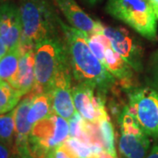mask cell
<instances>
[{
	"label": "cell",
	"mask_w": 158,
	"mask_h": 158,
	"mask_svg": "<svg viewBox=\"0 0 158 158\" xmlns=\"http://www.w3.org/2000/svg\"><path fill=\"white\" fill-rule=\"evenodd\" d=\"M21 56L20 50L17 48L11 49L0 59V80L6 81L11 85L14 81L19 68V62Z\"/></svg>",
	"instance_id": "obj_17"
},
{
	"label": "cell",
	"mask_w": 158,
	"mask_h": 158,
	"mask_svg": "<svg viewBox=\"0 0 158 158\" xmlns=\"http://www.w3.org/2000/svg\"><path fill=\"white\" fill-rule=\"evenodd\" d=\"M93 158H95V156H94V157H93Z\"/></svg>",
	"instance_id": "obj_34"
},
{
	"label": "cell",
	"mask_w": 158,
	"mask_h": 158,
	"mask_svg": "<svg viewBox=\"0 0 158 158\" xmlns=\"http://www.w3.org/2000/svg\"><path fill=\"white\" fill-rule=\"evenodd\" d=\"M106 11L142 37L158 40L157 18L150 0H108Z\"/></svg>",
	"instance_id": "obj_4"
},
{
	"label": "cell",
	"mask_w": 158,
	"mask_h": 158,
	"mask_svg": "<svg viewBox=\"0 0 158 158\" xmlns=\"http://www.w3.org/2000/svg\"><path fill=\"white\" fill-rule=\"evenodd\" d=\"M13 158H19V157L18 156H14V157H13Z\"/></svg>",
	"instance_id": "obj_33"
},
{
	"label": "cell",
	"mask_w": 158,
	"mask_h": 158,
	"mask_svg": "<svg viewBox=\"0 0 158 158\" xmlns=\"http://www.w3.org/2000/svg\"><path fill=\"white\" fill-rule=\"evenodd\" d=\"M34 85V48H32L20 56L18 72L11 85L24 96L32 90Z\"/></svg>",
	"instance_id": "obj_15"
},
{
	"label": "cell",
	"mask_w": 158,
	"mask_h": 158,
	"mask_svg": "<svg viewBox=\"0 0 158 158\" xmlns=\"http://www.w3.org/2000/svg\"><path fill=\"white\" fill-rule=\"evenodd\" d=\"M130 112L143 132L158 137V91L149 86L131 87L126 90Z\"/></svg>",
	"instance_id": "obj_6"
},
{
	"label": "cell",
	"mask_w": 158,
	"mask_h": 158,
	"mask_svg": "<svg viewBox=\"0 0 158 158\" xmlns=\"http://www.w3.org/2000/svg\"><path fill=\"white\" fill-rule=\"evenodd\" d=\"M52 153L54 158H78L64 142L53 149Z\"/></svg>",
	"instance_id": "obj_23"
},
{
	"label": "cell",
	"mask_w": 158,
	"mask_h": 158,
	"mask_svg": "<svg viewBox=\"0 0 158 158\" xmlns=\"http://www.w3.org/2000/svg\"><path fill=\"white\" fill-rule=\"evenodd\" d=\"M51 113H53V109L50 92L43 91L33 98L27 113V120L33 126L40 119L49 116Z\"/></svg>",
	"instance_id": "obj_16"
},
{
	"label": "cell",
	"mask_w": 158,
	"mask_h": 158,
	"mask_svg": "<svg viewBox=\"0 0 158 158\" xmlns=\"http://www.w3.org/2000/svg\"><path fill=\"white\" fill-rule=\"evenodd\" d=\"M59 24L74 78L78 83L90 85L106 98L116 85V78L92 53L87 34L65 24L61 19Z\"/></svg>",
	"instance_id": "obj_1"
},
{
	"label": "cell",
	"mask_w": 158,
	"mask_h": 158,
	"mask_svg": "<svg viewBox=\"0 0 158 158\" xmlns=\"http://www.w3.org/2000/svg\"><path fill=\"white\" fill-rule=\"evenodd\" d=\"M150 3L152 5L153 9H154V11L156 15V18L158 19V0H150Z\"/></svg>",
	"instance_id": "obj_29"
},
{
	"label": "cell",
	"mask_w": 158,
	"mask_h": 158,
	"mask_svg": "<svg viewBox=\"0 0 158 158\" xmlns=\"http://www.w3.org/2000/svg\"><path fill=\"white\" fill-rule=\"evenodd\" d=\"M85 1L86 3H88L89 5H90V6H95L98 3L101 2L102 0H85Z\"/></svg>",
	"instance_id": "obj_30"
},
{
	"label": "cell",
	"mask_w": 158,
	"mask_h": 158,
	"mask_svg": "<svg viewBox=\"0 0 158 158\" xmlns=\"http://www.w3.org/2000/svg\"><path fill=\"white\" fill-rule=\"evenodd\" d=\"M94 33H102L107 37L114 50L118 53L136 72L143 69V50L138 40L123 27L104 26L97 21Z\"/></svg>",
	"instance_id": "obj_7"
},
{
	"label": "cell",
	"mask_w": 158,
	"mask_h": 158,
	"mask_svg": "<svg viewBox=\"0 0 158 158\" xmlns=\"http://www.w3.org/2000/svg\"><path fill=\"white\" fill-rule=\"evenodd\" d=\"M19 11L23 44L34 48L41 40L60 34V18L49 0H20Z\"/></svg>",
	"instance_id": "obj_3"
},
{
	"label": "cell",
	"mask_w": 158,
	"mask_h": 158,
	"mask_svg": "<svg viewBox=\"0 0 158 158\" xmlns=\"http://www.w3.org/2000/svg\"><path fill=\"white\" fill-rule=\"evenodd\" d=\"M8 51H9L8 47L6 46V44L5 43V41L2 39V37L0 36V59L4 56L5 55H6Z\"/></svg>",
	"instance_id": "obj_26"
},
{
	"label": "cell",
	"mask_w": 158,
	"mask_h": 158,
	"mask_svg": "<svg viewBox=\"0 0 158 158\" xmlns=\"http://www.w3.org/2000/svg\"><path fill=\"white\" fill-rule=\"evenodd\" d=\"M69 136L79 139L84 142L89 143L88 138V132H87V126L88 121L83 118V116L77 112L73 115V117L69 119Z\"/></svg>",
	"instance_id": "obj_22"
},
{
	"label": "cell",
	"mask_w": 158,
	"mask_h": 158,
	"mask_svg": "<svg viewBox=\"0 0 158 158\" xmlns=\"http://www.w3.org/2000/svg\"><path fill=\"white\" fill-rule=\"evenodd\" d=\"M0 36L9 50L17 48L22 38L19 7L10 1L0 6Z\"/></svg>",
	"instance_id": "obj_11"
},
{
	"label": "cell",
	"mask_w": 158,
	"mask_h": 158,
	"mask_svg": "<svg viewBox=\"0 0 158 158\" xmlns=\"http://www.w3.org/2000/svg\"><path fill=\"white\" fill-rule=\"evenodd\" d=\"M72 94L75 108L85 120L98 123L99 119L108 116L105 106L106 98L90 85L78 83L73 87Z\"/></svg>",
	"instance_id": "obj_8"
},
{
	"label": "cell",
	"mask_w": 158,
	"mask_h": 158,
	"mask_svg": "<svg viewBox=\"0 0 158 158\" xmlns=\"http://www.w3.org/2000/svg\"><path fill=\"white\" fill-rule=\"evenodd\" d=\"M15 111L0 114V141L14 149L15 143ZM15 151V150H14Z\"/></svg>",
	"instance_id": "obj_19"
},
{
	"label": "cell",
	"mask_w": 158,
	"mask_h": 158,
	"mask_svg": "<svg viewBox=\"0 0 158 158\" xmlns=\"http://www.w3.org/2000/svg\"><path fill=\"white\" fill-rule=\"evenodd\" d=\"M70 68L67 48L59 34L41 40L34 47V85L29 92L35 96L49 91L61 70Z\"/></svg>",
	"instance_id": "obj_2"
},
{
	"label": "cell",
	"mask_w": 158,
	"mask_h": 158,
	"mask_svg": "<svg viewBox=\"0 0 158 158\" xmlns=\"http://www.w3.org/2000/svg\"><path fill=\"white\" fill-rule=\"evenodd\" d=\"M34 96L30 93L22 98L18 104L15 111V154L19 158H34L29 147V135L32 129V125L27 120V113Z\"/></svg>",
	"instance_id": "obj_10"
},
{
	"label": "cell",
	"mask_w": 158,
	"mask_h": 158,
	"mask_svg": "<svg viewBox=\"0 0 158 158\" xmlns=\"http://www.w3.org/2000/svg\"><path fill=\"white\" fill-rule=\"evenodd\" d=\"M99 132L101 135L104 150L110 154L114 158H118L115 148V137H114V128L110 120L109 116L104 117L98 121Z\"/></svg>",
	"instance_id": "obj_20"
},
{
	"label": "cell",
	"mask_w": 158,
	"mask_h": 158,
	"mask_svg": "<svg viewBox=\"0 0 158 158\" xmlns=\"http://www.w3.org/2000/svg\"><path fill=\"white\" fill-rule=\"evenodd\" d=\"M146 158H158V143L153 146Z\"/></svg>",
	"instance_id": "obj_27"
},
{
	"label": "cell",
	"mask_w": 158,
	"mask_h": 158,
	"mask_svg": "<svg viewBox=\"0 0 158 158\" xmlns=\"http://www.w3.org/2000/svg\"><path fill=\"white\" fill-rule=\"evenodd\" d=\"M15 156L17 155L12 148L0 141V158H13Z\"/></svg>",
	"instance_id": "obj_24"
},
{
	"label": "cell",
	"mask_w": 158,
	"mask_h": 158,
	"mask_svg": "<svg viewBox=\"0 0 158 158\" xmlns=\"http://www.w3.org/2000/svg\"><path fill=\"white\" fill-rule=\"evenodd\" d=\"M6 2H9V0H0V6H2V5H4Z\"/></svg>",
	"instance_id": "obj_32"
},
{
	"label": "cell",
	"mask_w": 158,
	"mask_h": 158,
	"mask_svg": "<svg viewBox=\"0 0 158 158\" xmlns=\"http://www.w3.org/2000/svg\"><path fill=\"white\" fill-rule=\"evenodd\" d=\"M58 8L62 11L71 27L86 34H93L97 21L83 11L76 0H55Z\"/></svg>",
	"instance_id": "obj_13"
},
{
	"label": "cell",
	"mask_w": 158,
	"mask_h": 158,
	"mask_svg": "<svg viewBox=\"0 0 158 158\" xmlns=\"http://www.w3.org/2000/svg\"><path fill=\"white\" fill-rule=\"evenodd\" d=\"M96 158H114L113 156H112L110 154H108L106 151H105V150H102L99 153H98L96 155Z\"/></svg>",
	"instance_id": "obj_28"
},
{
	"label": "cell",
	"mask_w": 158,
	"mask_h": 158,
	"mask_svg": "<svg viewBox=\"0 0 158 158\" xmlns=\"http://www.w3.org/2000/svg\"><path fill=\"white\" fill-rule=\"evenodd\" d=\"M150 148L149 136L140 133H120L118 148L125 158H146Z\"/></svg>",
	"instance_id": "obj_14"
},
{
	"label": "cell",
	"mask_w": 158,
	"mask_h": 158,
	"mask_svg": "<svg viewBox=\"0 0 158 158\" xmlns=\"http://www.w3.org/2000/svg\"><path fill=\"white\" fill-rule=\"evenodd\" d=\"M64 143L78 158H93L98 153L104 150L102 148L92 146L79 139L70 136L64 141Z\"/></svg>",
	"instance_id": "obj_21"
},
{
	"label": "cell",
	"mask_w": 158,
	"mask_h": 158,
	"mask_svg": "<svg viewBox=\"0 0 158 158\" xmlns=\"http://www.w3.org/2000/svg\"><path fill=\"white\" fill-rule=\"evenodd\" d=\"M45 158H54V156H53V153H52V151H50V152L48 153V154L46 156Z\"/></svg>",
	"instance_id": "obj_31"
},
{
	"label": "cell",
	"mask_w": 158,
	"mask_h": 158,
	"mask_svg": "<svg viewBox=\"0 0 158 158\" xmlns=\"http://www.w3.org/2000/svg\"><path fill=\"white\" fill-rule=\"evenodd\" d=\"M153 78L155 85L158 89V50L153 57Z\"/></svg>",
	"instance_id": "obj_25"
},
{
	"label": "cell",
	"mask_w": 158,
	"mask_h": 158,
	"mask_svg": "<svg viewBox=\"0 0 158 158\" xmlns=\"http://www.w3.org/2000/svg\"><path fill=\"white\" fill-rule=\"evenodd\" d=\"M22 94L6 81L0 80V114L11 112L17 106Z\"/></svg>",
	"instance_id": "obj_18"
},
{
	"label": "cell",
	"mask_w": 158,
	"mask_h": 158,
	"mask_svg": "<svg viewBox=\"0 0 158 158\" xmlns=\"http://www.w3.org/2000/svg\"><path fill=\"white\" fill-rule=\"evenodd\" d=\"M100 62L116 80L119 81L125 90L133 87L134 69L113 49L111 42L106 46Z\"/></svg>",
	"instance_id": "obj_12"
},
{
	"label": "cell",
	"mask_w": 158,
	"mask_h": 158,
	"mask_svg": "<svg viewBox=\"0 0 158 158\" xmlns=\"http://www.w3.org/2000/svg\"><path fill=\"white\" fill-rule=\"evenodd\" d=\"M69 137V120L51 113L33 125L29 135V147L34 158H45L48 153Z\"/></svg>",
	"instance_id": "obj_5"
},
{
	"label": "cell",
	"mask_w": 158,
	"mask_h": 158,
	"mask_svg": "<svg viewBox=\"0 0 158 158\" xmlns=\"http://www.w3.org/2000/svg\"><path fill=\"white\" fill-rule=\"evenodd\" d=\"M71 76L70 68L61 70L54 79L49 90L52 98L53 113L67 120L72 118L77 112L74 106Z\"/></svg>",
	"instance_id": "obj_9"
}]
</instances>
